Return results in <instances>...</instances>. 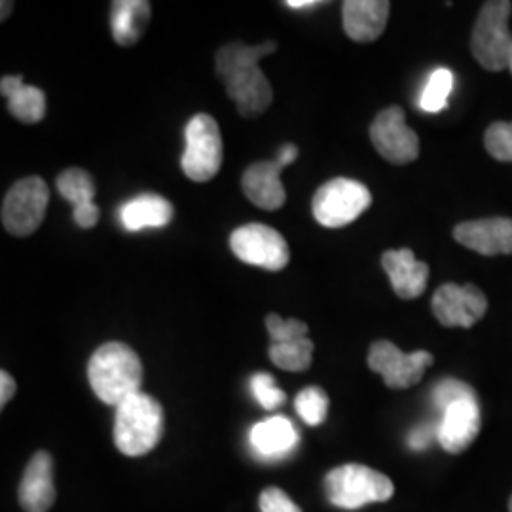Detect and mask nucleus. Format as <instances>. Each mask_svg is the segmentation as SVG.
Returning a JSON list of instances; mask_svg holds the SVG:
<instances>
[{"label": "nucleus", "instance_id": "32", "mask_svg": "<svg viewBox=\"0 0 512 512\" xmlns=\"http://www.w3.org/2000/svg\"><path fill=\"white\" fill-rule=\"evenodd\" d=\"M437 437V429L433 427V425H427V423H423L420 427H416L412 433H410V437H408V444H410V448H414V450H425L433 439Z\"/></svg>", "mask_w": 512, "mask_h": 512}, {"label": "nucleus", "instance_id": "2", "mask_svg": "<svg viewBox=\"0 0 512 512\" xmlns=\"http://www.w3.org/2000/svg\"><path fill=\"white\" fill-rule=\"evenodd\" d=\"M88 380L99 401L118 406L141 391L143 365L129 346L109 342L93 353L88 363Z\"/></svg>", "mask_w": 512, "mask_h": 512}, {"label": "nucleus", "instance_id": "18", "mask_svg": "<svg viewBox=\"0 0 512 512\" xmlns=\"http://www.w3.org/2000/svg\"><path fill=\"white\" fill-rule=\"evenodd\" d=\"M389 8L387 0H346L342 4L346 35L355 42H374L385 31Z\"/></svg>", "mask_w": 512, "mask_h": 512}, {"label": "nucleus", "instance_id": "28", "mask_svg": "<svg viewBox=\"0 0 512 512\" xmlns=\"http://www.w3.org/2000/svg\"><path fill=\"white\" fill-rule=\"evenodd\" d=\"M251 391L264 410H275L287 401L285 391L277 387L274 378L268 372H258L251 378Z\"/></svg>", "mask_w": 512, "mask_h": 512}, {"label": "nucleus", "instance_id": "3", "mask_svg": "<svg viewBox=\"0 0 512 512\" xmlns=\"http://www.w3.org/2000/svg\"><path fill=\"white\" fill-rule=\"evenodd\" d=\"M164 408L147 393H135L116 406L114 444L129 458L147 456L164 435Z\"/></svg>", "mask_w": 512, "mask_h": 512}, {"label": "nucleus", "instance_id": "6", "mask_svg": "<svg viewBox=\"0 0 512 512\" xmlns=\"http://www.w3.org/2000/svg\"><path fill=\"white\" fill-rule=\"evenodd\" d=\"M186 148H184V175L196 183L211 181L220 171L222 165V135L219 124L209 114H196L184 131Z\"/></svg>", "mask_w": 512, "mask_h": 512}, {"label": "nucleus", "instance_id": "25", "mask_svg": "<svg viewBox=\"0 0 512 512\" xmlns=\"http://www.w3.org/2000/svg\"><path fill=\"white\" fill-rule=\"evenodd\" d=\"M454 90V73L450 69L439 67L429 74L427 84L420 97L421 110L425 112H440L448 107V97Z\"/></svg>", "mask_w": 512, "mask_h": 512}, {"label": "nucleus", "instance_id": "38", "mask_svg": "<svg viewBox=\"0 0 512 512\" xmlns=\"http://www.w3.org/2000/svg\"><path fill=\"white\" fill-rule=\"evenodd\" d=\"M509 69H511V73H512V50H511V61H509Z\"/></svg>", "mask_w": 512, "mask_h": 512}, {"label": "nucleus", "instance_id": "24", "mask_svg": "<svg viewBox=\"0 0 512 512\" xmlns=\"http://www.w3.org/2000/svg\"><path fill=\"white\" fill-rule=\"evenodd\" d=\"M57 190L63 196V200L73 203L74 209L93 203L95 198V183L92 175L84 169H67L57 177Z\"/></svg>", "mask_w": 512, "mask_h": 512}, {"label": "nucleus", "instance_id": "37", "mask_svg": "<svg viewBox=\"0 0 512 512\" xmlns=\"http://www.w3.org/2000/svg\"><path fill=\"white\" fill-rule=\"evenodd\" d=\"M12 10H14V2H10V0H0V21H4V19L8 18V16L12 14Z\"/></svg>", "mask_w": 512, "mask_h": 512}, {"label": "nucleus", "instance_id": "36", "mask_svg": "<svg viewBox=\"0 0 512 512\" xmlns=\"http://www.w3.org/2000/svg\"><path fill=\"white\" fill-rule=\"evenodd\" d=\"M289 8H293V10H304V8H311V6H319V4H323V2H319V0H289V2H285Z\"/></svg>", "mask_w": 512, "mask_h": 512}, {"label": "nucleus", "instance_id": "33", "mask_svg": "<svg viewBox=\"0 0 512 512\" xmlns=\"http://www.w3.org/2000/svg\"><path fill=\"white\" fill-rule=\"evenodd\" d=\"M74 220L80 228H93L99 220V207L95 203H88L74 209Z\"/></svg>", "mask_w": 512, "mask_h": 512}, {"label": "nucleus", "instance_id": "4", "mask_svg": "<svg viewBox=\"0 0 512 512\" xmlns=\"http://www.w3.org/2000/svg\"><path fill=\"white\" fill-rule=\"evenodd\" d=\"M325 494L334 507L355 511L370 503H385L395 494L389 476L361 463H348L325 476Z\"/></svg>", "mask_w": 512, "mask_h": 512}, {"label": "nucleus", "instance_id": "22", "mask_svg": "<svg viewBox=\"0 0 512 512\" xmlns=\"http://www.w3.org/2000/svg\"><path fill=\"white\" fill-rule=\"evenodd\" d=\"M298 442L293 421L285 416H275L256 423L251 431V444L264 458H281L289 454Z\"/></svg>", "mask_w": 512, "mask_h": 512}, {"label": "nucleus", "instance_id": "10", "mask_svg": "<svg viewBox=\"0 0 512 512\" xmlns=\"http://www.w3.org/2000/svg\"><path fill=\"white\" fill-rule=\"evenodd\" d=\"M433 361L429 351L403 353L387 340L374 342L368 351V366L382 374L385 385L391 389H408L418 384Z\"/></svg>", "mask_w": 512, "mask_h": 512}, {"label": "nucleus", "instance_id": "29", "mask_svg": "<svg viewBox=\"0 0 512 512\" xmlns=\"http://www.w3.org/2000/svg\"><path fill=\"white\" fill-rule=\"evenodd\" d=\"M475 389L461 380H454V378H448V380H442L440 384L435 385V391H433V404L437 406V410L444 412L450 404L458 403L463 399H475Z\"/></svg>", "mask_w": 512, "mask_h": 512}, {"label": "nucleus", "instance_id": "21", "mask_svg": "<svg viewBox=\"0 0 512 512\" xmlns=\"http://www.w3.org/2000/svg\"><path fill=\"white\" fill-rule=\"evenodd\" d=\"M0 93L8 99V110L23 124H37L46 114V95L23 82L21 76L0 78Z\"/></svg>", "mask_w": 512, "mask_h": 512}, {"label": "nucleus", "instance_id": "34", "mask_svg": "<svg viewBox=\"0 0 512 512\" xmlns=\"http://www.w3.org/2000/svg\"><path fill=\"white\" fill-rule=\"evenodd\" d=\"M16 391H18L16 380H14L8 372L0 370V412L4 410L6 404L12 401V397L16 395Z\"/></svg>", "mask_w": 512, "mask_h": 512}, {"label": "nucleus", "instance_id": "27", "mask_svg": "<svg viewBox=\"0 0 512 512\" xmlns=\"http://www.w3.org/2000/svg\"><path fill=\"white\" fill-rule=\"evenodd\" d=\"M484 145L497 162H512V122H495L486 129Z\"/></svg>", "mask_w": 512, "mask_h": 512}, {"label": "nucleus", "instance_id": "39", "mask_svg": "<svg viewBox=\"0 0 512 512\" xmlns=\"http://www.w3.org/2000/svg\"><path fill=\"white\" fill-rule=\"evenodd\" d=\"M509 511L512 512V497H511V503H509Z\"/></svg>", "mask_w": 512, "mask_h": 512}, {"label": "nucleus", "instance_id": "7", "mask_svg": "<svg viewBox=\"0 0 512 512\" xmlns=\"http://www.w3.org/2000/svg\"><path fill=\"white\" fill-rule=\"evenodd\" d=\"M372 203L370 190L353 179H332L313 196V217L327 228H342L359 219Z\"/></svg>", "mask_w": 512, "mask_h": 512}, {"label": "nucleus", "instance_id": "11", "mask_svg": "<svg viewBox=\"0 0 512 512\" xmlns=\"http://www.w3.org/2000/svg\"><path fill=\"white\" fill-rule=\"evenodd\" d=\"M370 139L378 154L389 164H412L420 154L418 135L414 129L406 126L401 107H389L374 118L370 126Z\"/></svg>", "mask_w": 512, "mask_h": 512}, {"label": "nucleus", "instance_id": "1", "mask_svg": "<svg viewBox=\"0 0 512 512\" xmlns=\"http://www.w3.org/2000/svg\"><path fill=\"white\" fill-rule=\"evenodd\" d=\"M277 44L274 40L262 42L258 46H245L232 42L220 48L217 54V74L224 82L226 93L236 103L238 112L245 118H255L272 105L274 92L260 71L258 63L262 57L274 54Z\"/></svg>", "mask_w": 512, "mask_h": 512}, {"label": "nucleus", "instance_id": "13", "mask_svg": "<svg viewBox=\"0 0 512 512\" xmlns=\"http://www.w3.org/2000/svg\"><path fill=\"white\" fill-rule=\"evenodd\" d=\"M480 406L478 399H463L450 404L442 412L437 427V439L448 454H463L480 433Z\"/></svg>", "mask_w": 512, "mask_h": 512}, {"label": "nucleus", "instance_id": "17", "mask_svg": "<svg viewBox=\"0 0 512 512\" xmlns=\"http://www.w3.org/2000/svg\"><path fill=\"white\" fill-rule=\"evenodd\" d=\"M382 266L385 274L391 279V287L404 300L420 298L427 289L429 281V266L416 260L410 249L387 251L382 256Z\"/></svg>", "mask_w": 512, "mask_h": 512}, {"label": "nucleus", "instance_id": "23", "mask_svg": "<svg viewBox=\"0 0 512 512\" xmlns=\"http://www.w3.org/2000/svg\"><path fill=\"white\" fill-rule=\"evenodd\" d=\"M270 359L277 368L289 372L308 370L313 359V342L308 338L281 342L270 346Z\"/></svg>", "mask_w": 512, "mask_h": 512}, {"label": "nucleus", "instance_id": "19", "mask_svg": "<svg viewBox=\"0 0 512 512\" xmlns=\"http://www.w3.org/2000/svg\"><path fill=\"white\" fill-rule=\"evenodd\" d=\"M120 222L128 232H141L145 228H164L173 219V205L162 196L143 194L128 203H124L118 211Z\"/></svg>", "mask_w": 512, "mask_h": 512}, {"label": "nucleus", "instance_id": "5", "mask_svg": "<svg viewBox=\"0 0 512 512\" xmlns=\"http://www.w3.org/2000/svg\"><path fill=\"white\" fill-rule=\"evenodd\" d=\"M511 10L512 4L509 0L484 2L473 29V55L484 69L494 73L509 69L512 50V37L509 31Z\"/></svg>", "mask_w": 512, "mask_h": 512}, {"label": "nucleus", "instance_id": "12", "mask_svg": "<svg viewBox=\"0 0 512 512\" xmlns=\"http://www.w3.org/2000/svg\"><path fill=\"white\" fill-rule=\"evenodd\" d=\"M442 327L471 329L488 311V298L475 285L446 283L437 289L431 302Z\"/></svg>", "mask_w": 512, "mask_h": 512}, {"label": "nucleus", "instance_id": "9", "mask_svg": "<svg viewBox=\"0 0 512 512\" xmlns=\"http://www.w3.org/2000/svg\"><path fill=\"white\" fill-rule=\"evenodd\" d=\"M230 247L241 262L270 272L283 270L291 251L285 238L270 226L245 224L230 236Z\"/></svg>", "mask_w": 512, "mask_h": 512}, {"label": "nucleus", "instance_id": "15", "mask_svg": "<svg viewBox=\"0 0 512 512\" xmlns=\"http://www.w3.org/2000/svg\"><path fill=\"white\" fill-rule=\"evenodd\" d=\"M19 505L25 512H48L55 503L54 459L40 450L29 465L19 484Z\"/></svg>", "mask_w": 512, "mask_h": 512}, {"label": "nucleus", "instance_id": "31", "mask_svg": "<svg viewBox=\"0 0 512 512\" xmlns=\"http://www.w3.org/2000/svg\"><path fill=\"white\" fill-rule=\"evenodd\" d=\"M262 512H302L289 495L279 488H266L258 499Z\"/></svg>", "mask_w": 512, "mask_h": 512}, {"label": "nucleus", "instance_id": "14", "mask_svg": "<svg viewBox=\"0 0 512 512\" xmlns=\"http://www.w3.org/2000/svg\"><path fill=\"white\" fill-rule=\"evenodd\" d=\"M454 239L478 255H512V219H480L461 222Z\"/></svg>", "mask_w": 512, "mask_h": 512}, {"label": "nucleus", "instance_id": "35", "mask_svg": "<svg viewBox=\"0 0 512 512\" xmlns=\"http://www.w3.org/2000/svg\"><path fill=\"white\" fill-rule=\"evenodd\" d=\"M296 158H298V148L289 143V145H285V147L279 150V158L277 160L287 167V165L294 164Z\"/></svg>", "mask_w": 512, "mask_h": 512}, {"label": "nucleus", "instance_id": "20", "mask_svg": "<svg viewBox=\"0 0 512 512\" xmlns=\"http://www.w3.org/2000/svg\"><path fill=\"white\" fill-rule=\"evenodd\" d=\"M150 2L147 0H116L112 2L110 29L116 44L133 46L147 31L150 21Z\"/></svg>", "mask_w": 512, "mask_h": 512}, {"label": "nucleus", "instance_id": "16", "mask_svg": "<svg viewBox=\"0 0 512 512\" xmlns=\"http://www.w3.org/2000/svg\"><path fill=\"white\" fill-rule=\"evenodd\" d=\"M285 165L279 160L258 162L243 173V192L255 203L256 207L266 211H277L287 200L285 186L281 183V171Z\"/></svg>", "mask_w": 512, "mask_h": 512}, {"label": "nucleus", "instance_id": "30", "mask_svg": "<svg viewBox=\"0 0 512 512\" xmlns=\"http://www.w3.org/2000/svg\"><path fill=\"white\" fill-rule=\"evenodd\" d=\"M266 329L270 332L272 344L300 340V338H306V334H308V325L304 321L281 319L277 313H270L266 317Z\"/></svg>", "mask_w": 512, "mask_h": 512}, {"label": "nucleus", "instance_id": "8", "mask_svg": "<svg viewBox=\"0 0 512 512\" xmlns=\"http://www.w3.org/2000/svg\"><path fill=\"white\" fill-rule=\"evenodd\" d=\"M50 202L48 184L40 177H27L14 184L2 205V222L12 236H31L42 224Z\"/></svg>", "mask_w": 512, "mask_h": 512}, {"label": "nucleus", "instance_id": "26", "mask_svg": "<svg viewBox=\"0 0 512 512\" xmlns=\"http://www.w3.org/2000/svg\"><path fill=\"white\" fill-rule=\"evenodd\" d=\"M296 412L302 420L306 421V425L317 427L327 420L329 414V397L321 387H306L302 389L296 399H294Z\"/></svg>", "mask_w": 512, "mask_h": 512}]
</instances>
